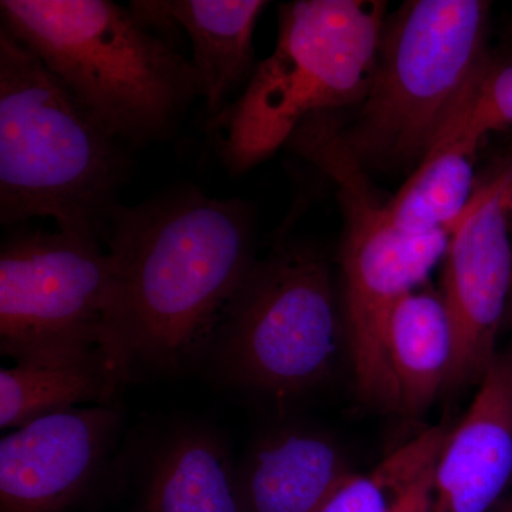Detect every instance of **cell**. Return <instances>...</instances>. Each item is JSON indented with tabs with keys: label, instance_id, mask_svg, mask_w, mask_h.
I'll return each instance as SVG.
<instances>
[{
	"label": "cell",
	"instance_id": "cell-15",
	"mask_svg": "<svg viewBox=\"0 0 512 512\" xmlns=\"http://www.w3.org/2000/svg\"><path fill=\"white\" fill-rule=\"evenodd\" d=\"M143 512H245L220 434L185 426L161 441L148 463Z\"/></svg>",
	"mask_w": 512,
	"mask_h": 512
},
{
	"label": "cell",
	"instance_id": "cell-21",
	"mask_svg": "<svg viewBox=\"0 0 512 512\" xmlns=\"http://www.w3.org/2000/svg\"><path fill=\"white\" fill-rule=\"evenodd\" d=\"M491 512H512V498L511 500L501 501Z\"/></svg>",
	"mask_w": 512,
	"mask_h": 512
},
{
	"label": "cell",
	"instance_id": "cell-14",
	"mask_svg": "<svg viewBox=\"0 0 512 512\" xmlns=\"http://www.w3.org/2000/svg\"><path fill=\"white\" fill-rule=\"evenodd\" d=\"M131 377L106 350L15 362L0 370V427L16 430L49 414L109 406Z\"/></svg>",
	"mask_w": 512,
	"mask_h": 512
},
{
	"label": "cell",
	"instance_id": "cell-9",
	"mask_svg": "<svg viewBox=\"0 0 512 512\" xmlns=\"http://www.w3.org/2000/svg\"><path fill=\"white\" fill-rule=\"evenodd\" d=\"M511 205L512 164L474 194L451 229L441 296L454 338L447 387L481 382L497 357L495 339L512 279Z\"/></svg>",
	"mask_w": 512,
	"mask_h": 512
},
{
	"label": "cell",
	"instance_id": "cell-17",
	"mask_svg": "<svg viewBox=\"0 0 512 512\" xmlns=\"http://www.w3.org/2000/svg\"><path fill=\"white\" fill-rule=\"evenodd\" d=\"M474 153L466 147H436L389 201L387 220L410 235L451 232L473 200Z\"/></svg>",
	"mask_w": 512,
	"mask_h": 512
},
{
	"label": "cell",
	"instance_id": "cell-6",
	"mask_svg": "<svg viewBox=\"0 0 512 512\" xmlns=\"http://www.w3.org/2000/svg\"><path fill=\"white\" fill-rule=\"evenodd\" d=\"M342 340L332 272L308 244L256 259L222 313L207 363L222 386L289 400L332 372Z\"/></svg>",
	"mask_w": 512,
	"mask_h": 512
},
{
	"label": "cell",
	"instance_id": "cell-12",
	"mask_svg": "<svg viewBox=\"0 0 512 512\" xmlns=\"http://www.w3.org/2000/svg\"><path fill=\"white\" fill-rule=\"evenodd\" d=\"M355 474L336 441L286 429L254 444L238 484L245 512H320Z\"/></svg>",
	"mask_w": 512,
	"mask_h": 512
},
{
	"label": "cell",
	"instance_id": "cell-13",
	"mask_svg": "<svg viewBox=\"0 0 512 512\" xmlns=\"http://www.w3.org/2000/svg\"><path fill=\"white\" fill-rule=\"evenodd\" d=\"M178 29L192 45L207 124L231 106L232 96L251 82L255 60L254 33L268 2L262 0H167Z\"/></svg>",
	"mask_w": 512,
	"mask_h": 512
},
{
	"label": "cell",
	"instance_id": "cell-4",
	"mask_svg": "<svg viewBox=\"0 0 512 512\" xmlns=\"http://www.w3.org/2000/svg\"><path fill=\"white\" fill-rule=\"evenodd\" d=\"M491 3L410 0L384 22L365 99L340 143L367 174L413 171L490 62Z\"/></svg>",
	"mask_w": 512,
	"mask_h": 512
},
{
	"label": "cell",
	"instance_id": "cell-1",
	"mask_svg": "<svg viewBox=\"0 0 512 512\" xmlns=\"http://www.w3.org/2000/svg\"><path fill=\"white\" fill-rule=\"evenodd\" d=\"M111 339L131 373L207 362L215 329L256 262L251 202L192 184L111 212Z\"/></svg>",
	"mask_w": 512,
	"mask_h": 512
},
{
	"label": "cell",
	"instance_id": "cell-20",
	"mask_svg": "<svg viewBox=\"0 0 512 512\" xmlns=\"http://www.w3.org/2000/svg\"><path fill=\"white\" fill-rule=\"evenodd\" d=\"M434 468L426 476L400 497L394 505L393 512H433L431 510V484H433Z\"/></svg>",
	"mask_w": 512,
	"mask_h": 512
},
{
	"label": "cell",
	"instance_id": "cell-19",
	"mask_svg": "<svg viewBox=\"0 0 512 512\" xmlns=\"http://www.w3.org/2000/svg\"><path fill=\"white\" fill-rule=\"evenodd\" d=\"M507 127H512V62L490 60L436 147L458 144L476 153L488 133Z\"/></svg>",
	"mask_w": 512,
	"mask_h": 512
},
{
	"label": "cell",
	"instance_id": "cell-18",
	"mask_svg": "<svg viewBox=\"0 0 512 512\" xmlns=\"http://www.w3.org/2000/svg\"><path fill=\"white\" fill-rule=\"evenodd\" d=\"M447 434L440 427L426 431L372 473L355 474L320 512H393L400 497L436 467Z\"/></svg>",
	"mask_w": 512,
	"mask_h": 512
},
{
	"label": "cell",
	"instance_id": "cell-5",
	"mask_svg": "<svg viewBox=\"0 0 512 512\" xmlns=\"http://www.w3.org/2000/svg\"><path fill=\"white\" fill-rule=\"evenodd\" d=\"M386 10V2L375 0L281 5L274 52L228 110L207 124L229 173H245L271 157L309 117L359 106L372 80Z\"/></svg>",
	"mask_w": 512,
	"mask_h": 512
},
{
	"label": "cell",
	"instance_id": "cell-7",
	"mask_svg": "<svg viewBox=\"0 0 512 512\" xmlns=\"http://www.w3.org/2000/svg\"><path fill=\"white\" fill-rule=\"evenodd\" d=\"M299 154L322 168L339 188L345 215L340 258L346 332L357 390L372 406L400 410L386 355L387 323L400 299L423 284L446 255L450 232L410 235L393 227L366 171L350 157L335 131L323 128L309 134Z\"/></svg>",
	"mask_w": 512,
	"mask_h": 512
},
{
	"label": "cell",
	"instance_id": "cell-11",
	"mask_svg": "<svg viewBox=\"0 0 512 512\" xmlns=\"http://www.w3.org/2000/svg\"><path fill=\"white\" fill-rule=\"evenodd\" d=\"M512 480V362L495 357L434 467L433 512H491Z\"/></svg>",
	"mask_w": 512,
	"mask_h": 512
},
{
	"label": "cell",
	"instance_id": "cell-16",
	"mask_svg": "<svg viewBox=\"0 0 512 512\" xmlns=\"http://www.w3.org/2000/svg\"><path fill=\"white\" fill-rule=\"evenodd\" d=\"M386 355L400 410L424 412L453 366V330L441 296L412 292L400 299L387 323Z\"/></svg>",
	"mask_w": 512,
	"mask_h": 512
},
{
	"label": "cell",
	"instance_id": "cell-2",
	"mask_svg": "<svg viewBox=\"0 0 512 512\" xmlns=\"http://www.w3.org/2000/svg\"><path fill=\"white\" fill-rule=\"evenodd\" d=\"M131 168L130 148L0 28L2 225L52 218L59 231L101 242Z\"/></svg>",
	"mask_w": 512,
	"mask_h": 512
},
{
	"label": "cell",
	"instance_id": "cell-3",
	"mask_svg": "<svg viewBox=\"0 0 512 512\" xmlns=\"http://www.w3.org/2000/svg\"><path fill=\"white\" fill-rule=\"evenodd\" d=\"M0 18L130 150L173 138L200 97L191 60L111 0H2Z\"/></svg>",
	"mask_w": 512,
	"mask_h": 512
},
{
	"label": "cell",
	"instance_id": "cell-8",
	"mask_svg": "<svg viewBox=\"0 0 512 512\" xmlns=\"http://www.w3.org/2000/svg\"><path fill=\"white\" fill-rule=\"evenodd\" d=\"M110 295V256L97 239L9 232L0 245V352L22 362L107 350L126 363L111 339Z\"/></svg>",
	"mask_w": 512,
	"mask_h": 512
},
{
	"label": "cell",
	"instance_id": "cell-10",
	"mask_svg": "<svg viewBox=\"0 0 512 512\" xmlns=\"http://www.w3.org/2000/svg\"><path fill=\"white\" fill-rule=\"evenodd\" d=\"M120 410L84 406L49 414L0 441V512H64L109 463Z\"/></svg>",
	"mask_w": 512,
	"mask_h": 512
}]
</instances>
